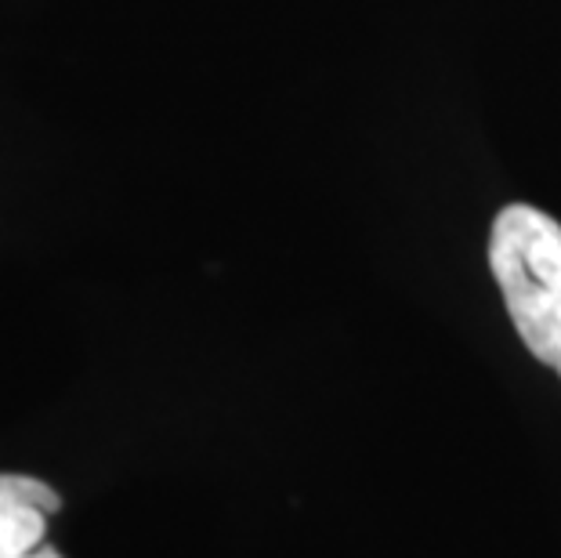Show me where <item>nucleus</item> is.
Masks as SVG:
<instances>
[{
	"label": "nucleus",
	"instance_id": "obj_2",
	"mask_svg": "<svg viewBox=\"0 0 561 558\" xmlns=\"http://www.w3.org/2000/svg\"><path fill=\"white\" fill-rule=\"evenodd\" d=\"M62 508V497L33 475L0 471V558H19L44 544L47 519Z\"/></svg>",
	"mask_w": 561,
	"mask_h": 558
},
{
	"label": "nucleus",
	"instance_id": "obj_3",
	"mask_svg": "<svg viewBox=\"0 0 561 558\" xmlns=\"http://www.w3.org/2000/svg\"><path fill=\"white\" fill-rule=\"evenodd\" d=\"M19 558H62L58 555L51 544H41V548H33V551H26V555H19Z\"/></svg>",
	"mask_w": 561,
	"mask_h": 558
},
{
	"label": "nucleus",
	"instance_id": "obj_1",
	"mask_svg": "<svg viewBox=\"0 0 561 558\" xmlns=\"http://www.w3.org/2000/svg\"><path fill=\"white\" fill-rule=\"evenodd\" d=\"M489 269L522 344L561 366V225L533 204H511L489 232Z\"/></svg>",
	"mask_w": 561,
	"mask_h": 558
}]
</instances>
